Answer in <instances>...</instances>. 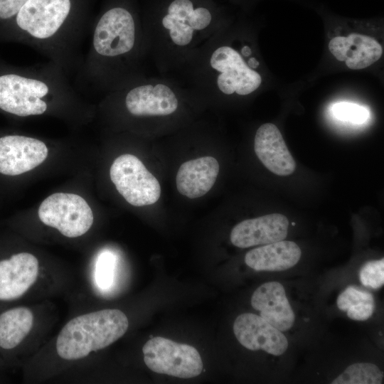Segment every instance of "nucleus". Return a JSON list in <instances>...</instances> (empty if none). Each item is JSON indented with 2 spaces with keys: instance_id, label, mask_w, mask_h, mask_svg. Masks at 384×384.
I'll use <instances>...</instances> for the list:
<instances>
[{
  "instance_id": "7",
  "label": "nucleus",
  "mask_w": 384,
  "mask_h": 384,
  "mask_svg": "<svg viewBox=\"0 0 384 384\" xmlns=\"http://www.w3.org/2000/svg\"><path fill=\"white\" fill-rule=\"evenodd\" d=\"M177 89L164 80L139 77L112 91L122 97L124 107L134 117H166L178 110Z\"/></svg>"
},
{
  "instance_id": "9",
  "label": "nucleus",
  "mask_w": 384,
  "mask_h": 384,
  "mask_svg": "<svg viewBox=\"0 0 384 384\" xmlns=\"http://www.w3.org/2000/svg\"><path fill=\"white\" fill-rule=\"evenodd\" d=\"M38 215L45 225L67 238H77L91 228L94 217L86 201L70 193H55L40 205Z\"/></svg>"
},
{
  "instance_id": "3",
  "label": "nucleus",
  "mask_w": 384,
  "mask_h": 384,
  "mask_svg": "<svg viewBox=\"0 0 384 384\" xmlns=\"http://www.w3.org/2000/svg\"><path fill=\"white\" fill-rule=\"evenodd\" d=\"M67 73L52 61L0 72V110L18 117L42 115L55 102L75 97Z\"/></svg>"
},
{
  "instance_id": "16",
  "label": "nucleus",
  "mask_w": 384,
  "mask_h": 384,
  "mask_svg": "<svg viewBox=\"0 0 384 384\" xmlns=\"http://www.w3.org/2000/svg\"><path fill=\"white\" fill-rule=\"evenodd\" d=\"M252 306L260 316L281 331L289 330L295 315L287 298L283 285L270 282L260 285L251 297Z\"/></svg>"
},
{
  "instance_id": "11",
  "label": "nucleus",
  "mask_w": 384,
  "mask_h": 384,
  "mask_svg": "<svg viewBox=\"0 0 384 384\" xmlns=\"http://www.w3.org/2000/svg\"><path fill=\"white\" fill-rule=\"evenodd\" d=\"M48 149L38 139L23 135L0 137V174L20 175L36 168L46 159Z\"/></svg>"
},
{
  "instance_id": "6",
  "label": "nucleus",
  "mask_w": 384,
  "mask_h": 384,
  "mask_svg": "<svg viewBox=\"0 0 384 384\" xmlns=\"http://www.w3.org/2000/svg\"><path fill=\"white\" fill-rule=\"evenodd\" d=\"M129 321L117 309H105L79 315L67 322L58 335L55 349L67 361L83 358L120 338L127 331Z\"/></svg>"
},
{
  "instance_id": "26",
  "label": "nucleus",
  "mask_w": 384,
  "mask_h": 384,
  "mask_svg": "<svg viewBox=\"0 0 384 384\" xmlns=\"http://www.w3.org/2000/svg\"><path fill=\"white\" fill-rule=\"evenodd\" d=\"M28 1L29 0H0V19L12 18Z\"/></svg>"
},
{
  "instance_id": "21",
  "label": "nucleus",
  "mask_w": 384,
  "mask_h": 384,
  "mask_svg": "<svg viewBox=\"0 0 384 384\" xmlns=\"http://www.w3.org/2000/svg\"><path fill=\"white\" fill-rule=\"evenodd\" d=\"M337 306L356 321H366L371 317L375 302L373 294L353 286L348 287L337 298Z\"/></svg>"
},
{
  "instance_id": "15",
  "label": "nucleus",
  "mask_w": 384,
  "mask_h": 384,
  "mask_svg": "<svg viewBox=\"0 0 384 384\" xmlns=\"http://www.w3.org/2000/svg\"><path fill=\"white\" fill-rule=\"evenodd\" d=\"M254 149L264 166L279 176L292 174L296 163L288 150L282 135L276 125L265 123L256 132Z\"/></svg>"
},
{
  "instance_id": "12",
  "label": "nucleus",
  "mask_w": 384,
  "mask_h": 384,
  "mask_svg": "<svg viewBox=\"0 0 384 384\" xmlns=\"http://www.w3.org/2000/svg\"><path fill=\"white\" fill-rule=\"evenodd\" d=\"M233 332L239 343L251 351L262 350L278 356L288 348V341L282 331L255 314L239 315L234 321Z\"/></svg>"
},
{
  "instance_id": "4",
  "label": "nucleus",
  "mask_w": 384,
  "mask_h": 384,
  "mask_svg": "<svg viewBox=\"0 0 384 384\" xmlns=\"http://www.w3.org/2000/svg\"><path fill=\"white\" fill-rule=\"evenodd\" d=\"M213 16L205 7H194L191 0H174L161 18L158 31L145 33L167 60H190L210 41Z\"/></svg>"
},
{
  "instance_id": "20",
  "label": "nucleus",
  "mask_w": 384,
  "mask_h": 384,
  "mask_svg": "<svg viewBox=\"0 0 384 384\" xmlns=\"http://www.w3.org/2000/svg\"><path fill=\"white\" fill-rule=\"evenodd\" d=\"M33 324V312L25 306L0 313V349L11 351L17 348L30 333Z\"/></svg>"
},
{
  "instance_id": "24",
  "label": "nucleus",
  "mask_w": 384,
  "mask_h": 384,
  "mask_svg": "<svg viewBox=\"0 0 384 384\" xmlns=\"http://www.w3.org/2000/svg\"><path fill=\"white\" fill-rule=\"evenodd\" d=\"M115 259L110 252H105L99 256L95 268V281L102 289H106L112 284Z\"/></svg>"
},
{
  "instance_id": "1",
  "label": "nucleus",
  "mask_w": 384,
  "mask_h": 384,
  "mask_svg": "<svg viewBox=\"0 0 384 384\" xmlns=\"http://www.w3.org/2000/svg\"><path fill=\"white\" fill-rule=\"evenodd\" d=\"M147 45L132 14L121 6L107 10L92 31L90 50L78 70L80 85L113 90L139 78L137 63Z\"/></svg>"
},
{
  "instance_id": "18",
  "label": "nucleus",
  "mask_w": 384,
  "mask_h": 384,
  "mask_svg": "<svg viewBox=\"0 0 384 384\" xmlns=\"http://www.w3.org/2000/svg\"><path fill=\"white\" fill-rule=\"evenodd\" d=\"M219 169L218 161L213 156H203L184 162L176 174L178 191L189 198L204 196L213 186Z\"/></svg>"
},
{
  "instance_id": "10",
  "label": "nucleus",
  "mask_w": 384,
  "mask_h": 384,
  "mask_svg": "<svg viewBox=\"0 0 384 384\" xmlns=\"http://www.w3.org/2000/svg\"><path fill=\"white\" fill-rule=\"evenodd\" d=\"M110 176L117 191L134 206H144L156 203L161 195L156 178L135 156L120 155L111 165Z\"/></svg>"
},
{
  "instance_id": "2",
  "label": "nucleus",
  "mask_w": 384,
  "mask_h": 384,
  "mask_svg": "<svg viewBox=\"0 0 384 384\" xmlns=\"http://www.w3.org/2000/svg\"><path fill=\"white\" fill-rule=\"evenodd\" d=\"M72 0H29L15 16L9 36L47 56L68 74L78 70L85 31L72 18Z\"/></svg>"
},
{
  "instance_id": "25",
  "label": "nucleus",
  "mask_w": 384,
  "mask_h": 384,
  "mask_svg": "<svg viewBox=\"0 0 384 384\" xmlns=\"http://www.w3.org/2000/svg\"><path fill=\"white\" fill-rule=\"evenodd\" d=\"M333 112L337 119L355 124L364 122L368 117L365 107L350 102L336 104L333 107Z\"/></svg>"
},
{
  "instance_id": "17",
  "label": "nucleus",
  "mask_w": 384,
  "mask_h": 384,
  "mask_svg": "<svg viewBox=\"0 0 384 384\" xmlns=\"http://www.w3.org/2000/svg\"><path fill=\"white\" fill-rule=\"evenodd\" d=\"M329 49L338 60L344 61L352 70L371 65L383 54V48L375 39L356 33L333 38L329 43Z\"/></svg>"
},
{
  "instance_id": "19",
  "label": "nucleus",
  "mask_w": 384,
  "mask_h": 384,
  "mask_svg": "<svg viewBox=\"0 0 384 384\" xmlns=\"http://www.w3.org/2000/svg\"><path fill=\"white\" fill-rule=\"evenodd\" d=\"M301 255V249L295 242L283 240L250 250L245 262L256 271L279 272L294 267Z\"/></svg>"
},
{
  "instance_id": "22",
  "label": "nucleus",
  "mask_w": 384,
  "mask_h": 384,
  "mask_svg": "<svg viewBox=\"0 0 384 384\" xmlns=\"http://www.w3.org/2000/svg\"><path fill=\"white\" fill-rule=\"evenodd\" d=\"M383 372L373 363H357L348 366L332 384H380Z\"/></svg>"
},
{
  "instance_id": "14",
  "label": "nucleus",
  "mask_w": 384,
  "mask_h": 384,
  "mask_svg": "<svg viewBox=\"0 0 384 384\" xmlns=\"http://www.w3.org/2000/svg\"><path fill=\"white\" fill-rule=\"evenodd\" d=\"M289 220L280 213L247 219L237 224L230 233V241L240 248L267 245L284 240Z\"/></svg>"
},
{
  "instance_id": "23",
  "label": "nucleus",
  "mask_w": 384,
  "mask_h": 384,
  "mask_svg": "<svg viewBox=\"0 0 384 384\" xmlns=\"http://www.w3.org/2000/svg\"><path fill=\"white\" fill-rule=\"evenodd\" d=\"M359 278L365 287L380 289L384 284V259L366 262L360 270Z\"/></svg>"
},
{
  "instance_id": "8",
  "label": "nucleus",
  "mask_w": 384,
  "mask_h": 384,
  "mask_svg": "<svg viewBox=\"0 0 384 384\" xmlns=\"http://www.w3.org/2000/svg\"><path fill=\"white\" fill-rule=\"evenodd\" d=\"M146 366L153 372L180 378H191L201 374L203 361L192 346L156 336L142 348Z\"/></svg>"
},
{
  "instance_id": "5",
  "label": "nucleus",
  "mask_w": 384,
  "mask_h": 384,
  "mask_svg": "<svg viewBox=\"0 0 384 384\" xmlns=\"http://www.w3.org/2000/svg\"><path fill=\"white\" fill-rule=\"evenodd\" d=\"M208 42L189 60L195 61L199 90L213 85L224 95H247L260 86L261 75L250 67V58L245 60L251 54L228 45L211 47Z\"/></svg>"
},
{
  "instance_id": "13",
  "label": "nucleus",
  "mask_w": 384,
  "mask_h": 384,
  "mask_svg": "<svg viewBox=\"0 0 384 384\" xmlns=\"http://www.w3.org/2000/svg\"><path fill=\"white\" fill-rule=\"evenodd\" d=\"M39 270L38 259L29 252H18L0 260V302L22 297L35 283Z\"/></svg>"
},
{
  "instance_id": "27",
  "label": "nucleus",
  "mask_w": 384,
  "mask_h": 384,
  "mask_svg": "<svg viewBox=\"0 0 384 384\" xmlns=\"http://www.w3.org/2000/svg\"><path fill=\"white\" fill-rule=\"evenodd\" d=\"M292 225H295V223H292Z\"/></svg>"
}]
</instances>
